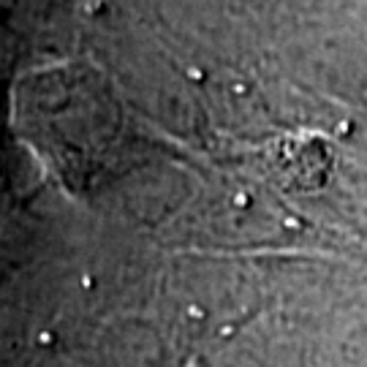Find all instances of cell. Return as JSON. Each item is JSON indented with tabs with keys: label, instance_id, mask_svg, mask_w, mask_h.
<instances>
[{
	"label": "cell",
	"instance_id": "6",
	"mask_svg": "<svg viewBox=\"0 0 367 367\" xmlns=\"http://www.w3.org/2000/svg\"><path fill=\"white\" fill-rule=\"evenodd\" d=\"M234 93H237V96H245V93H248V84L237 82V84H234Z\"/></svg>",
	"mask_w": 367,
	"mask_h": 367
},
{
	"label": "cell",
	"instance_id": "3",
	"mask_svg": "<svg viewBox=\"0 0 367 367\" xmlns=\"http://www.w3.org/2000/svg\"><path fill=\"white\" fill-rule=\"evenodd\" d=\"M188 318L191 321H204L207 310H204V307H199V305H188Z\"/></svg>",
	"mask_w": 367,
	"mask_h": 367
},
{
	"label": "cell",
	"instance_id": "8",
	"mask_svg": "<svg viewBox=\"0 0 367 367\" xmlns=\"http://www.w3.org/2000/svg\"><path fill=\"white\" fill-rule=\"evenodd\" d=\"M234 335V327H220V337H232Z\"/></svg>",
	"mask_w": 367,
	"mask_h": 367
},
{
	"label": "cell",
	"instance_id": "1",
	"mask_svg": "<svg viewBox=\"0 0 367 367\" xmlns=\"http://www.w3.org/2000/svg\"><path fill=\"white\" fill-rule=\"evenodd\" d=\"M232 204L237 207V210H248V207H250V193H245V191L234 193V196H232Z\"/></svg>",
	"mask_w": 367,
	"mask_h": 367
},
{
	"label": "cell",
	"instance_id": "4",
	"mask_svg": "<svg viewBox=\"0 0 367 367\" xmlns=\"http://www.w3.org/2000/svg\"><path fill=\"white\" fill-rule=\"evenodd\" d=\"M188 79H191V82H204V79H207V74H204V71H201V68L191 66V68H188Z\"/></svg>",
	"mask_w": 367,
	"mask_h": 367
},
{
	"label": "cell",
	"instance_id": "5",
	"mask_svg": "<svg viewBox=\"0 0 367 367\" xmlns=\"http://www.w3.org/2000/svg\"><path fill=\"white\" fill-rule=\"evenodd\" d=\"M82 289H96V278H93V275H82Z\"/></svg>",
	"mask_w": 367,
	"mask_h": 367
},
{
	"label": "cell",
	"instance_id": "2",
	"mask_svg": "<svg viewBox=\"0 0 367 367\" xmlns=\"http://www.w3.org/2000/svg\"><path fill=\"white\" fill-rule=\"evenodd\" d=\"M55 343H57V335L55 332H49V329L38 332V345H41V348H52Z\"/></svg>",
	"mask_w": 367,
	"mask_h": 367
},
{
	"label": "cell",
	"instance_id": "7",
	"mask_svg": "<svg viewBox=\"0 0 367 367\" xmlns=\"http://www.w3.org/2000/svg\"><path fill=\"white\" fill-rule=\"evenodd\" d=\"M185 367H207L204 362H199V356H191L188 359V364H185Z\"/></svg>",
	"mask_w": 367,
	"mask_h": 367
}]
</instances>
